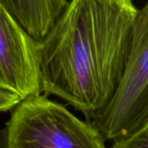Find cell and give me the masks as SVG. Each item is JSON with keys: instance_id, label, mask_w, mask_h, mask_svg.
<instances>
[{"instance_id": "52a82bcc", "label": "cell", "mask_w": 148, "mask_h": 148, "mask_svg": "<svg viewBox=\"0 0 148 148\" xmlns=\"http://www.w3.org/2000/svg\"><path fill=\"white\" fill-rule=\"evenodd\" d=\"M22 99L18 92L0 79V112L12 110Z\"/></svg>"}, {"instance_id": "5b68a950", "label": "cell", "mask_w": 148, "mask_h": 148, "mask_svg": "<svg viewBox=\"0 0 148 148\" xmlns=\"http://www.w3.org/2000/svg\"><path fill=\"white\" fill-rule=\"evenodd\" d=\"M36 40H41L66 6L67 0H0Z\"/></svg>"}, {"instance_id": "8992f818", "label": "cell", "mask_w": 148, "mask_h": 148, "mask_svg": "<svg viewBox=\"0 0 148 148\" xmlns=\"http://www.w3.org/2000/svg\"><path fill=\"white\" fill-rule=\"evenodd\" d=\"M112 148H148V117L133 130L114 139Z\"/></svg>"}, {"instance_id": "277c9868", "label": "cell", "mask_w": 148, "mask_h": 148, "mask_svg": "<svg viewBox=\"0 0 148 148\" xmlns=\"http://www.w3.org/2000/svg\"><path fill=\"white\" fill-rule=\"evenodd\" d=\"M0 79L23 99L42 93L38 41L0 2Z\"/></svg>"}, {"instance_id": "6da1fadb", "label": "cell", "mask_w": 148, "mask_h": 148, "mask_svg": "<svg viewBox=\"0 0 148 148\" xmlns=\"http://www.w3.org/2000/svg\"><path fill=\"white\" fill-rule=\"evenodd\" d=\"M132 0H70L38 41L42 93L98 116L116 92L126 68L133 24Z\"/></svg>"}, {"instance_id": "7a4b0ae2", "label": "cell", "mask_w": 148, "mask_h": 148, "mask_svg": "<svg viewBox=\"0 0 148 148\" xmlns=\"http://www.w3.org/2000/svg\"><path fill=\"white\" fill-rule=\"evenodd\" d=\"M0 131V148H106L89 121L40 93L23 99Z\"/></svg>"}, {"instance_id": "3957f363", "label": "cell", "mask_w": 148, "mask_h": 148, "mask_svg": "<svg viewBox=\"0 0 148 148\" xmlns=\"http://www.w3.org/2000/svg\"><path fill=\"white\" fill-rule=\"evenodd\" d=\"M148 117V0L135 17L122 80L105 109L91 122L105 140H114Z\"/></svg>"}]
</instances>
